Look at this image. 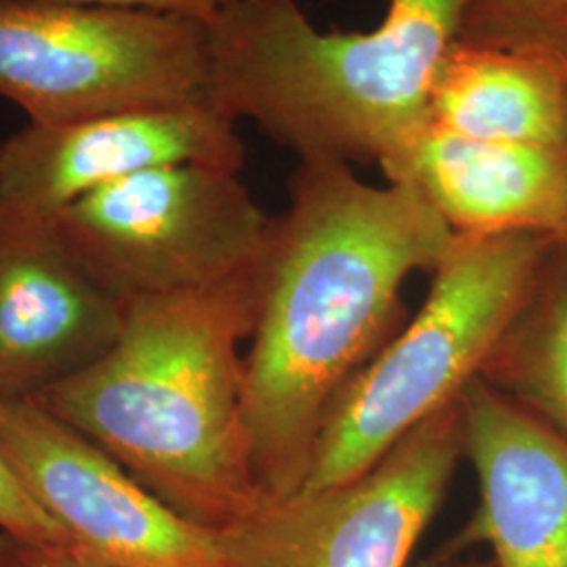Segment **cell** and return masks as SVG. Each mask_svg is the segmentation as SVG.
<instances>
[{
  "instance_id": "6da1fadb",
  "label": "cell",
  "mask_w": 567,
  "mask_h": 567,
  "mask_svg": "<svg viewBox=\"0 0 567 567\" xmlns=\"http://www.w3.org/2000/svg\"><path fill=\"white\" fill-rule=\"evenodd\" d=\"M452 238L410 183L377 187L344 161H301L250 267L243 408L265 503L303 487L330 408L398 322L402 284L433 274Z\"/></svg>"
},
{
  "instance_id": "7a4b0ae2",
  "label": "cell",
  "mask_w": 567,
  "mask_h": 567,
  "mask_svg": "<svg viewBox=\"0 0 567 567\" xmlns=\"http://www.w3.org/2000/svg\"><path fill=\"white\" fill-rule=\"evenodd\" d=\"M250 267L227 282L128 303L103 360L30 400L103 447L166 507L219 532L265 503L243 408Z\"/></svg>"
},
{
  "instance_id": "3957f363",
  "label": "cell",
  "mask_w": 567,
  "mask_h": 567,
  "mask_svg": "<svg viewBox=\"0 0 567 567\" xmlns=\"http://www.w3.org/2000/svg\"><path fill=\"white\" fill-rule=\"evenodd\" d=\"M468 0H389L365 32H322L297 0H236L206 25L208 97L299 158L385 163L429 124Z\"/></svg>"
},
{
  "instance_id": "277c9868",
  "label": "cell",
  "mask_w": 567,
  "mask_h": 567,
  "mask_svg": "<svg viewBox=\"0 0 567 567\" xmlns=\"http://www.w3.org/2000/svg\"><path fill=\"white\" fill-rule=\"evenodd\" d=\"M555 240L454 234L421 311L330 408L301 489L358 477L412 429L458 402L526 303Z\"/></svg>"
},
{
  "instance_id": "5b68a950",
  "label": "cell",
  "mask_w": 567,
  "mask_h": 567,
  "mask_svg": "<svg viewBox=\"0 0 567 567\" xmlns=\"http://www.w3.org/2000/svg\"><path fill=\"white\" fill-rule=\"evenodd\" d=\"M208 95L203 21L63 0H0V97L65 124Z\"/></svg>"
},
{
  "instance_id": "8992f818",
  "label": "cell",
  "mask_w": 567,
  "mask_h": 567,
  "mask_svg": "<svg viewBox=\"0 0 567 567\" xmlns=\"http://www.w3.org/2000/svg\"><path fill=\"white\" fill-rule=\"evenodd\" d=\"M269 217L236 171L164 166L110 183L49 224L122 303L200 290L244 274Z\"/></svg>"
},
{
  "instance_id": "52a82bcc",
  "label": "cell",
  "mask_w": 567,
  "mask_h": 567,
  "mask_svg": "<svg viewBox=\"0 0 567 567\" xmlns=\"http://www.w3.org/2000/svg\"><path fill=\"white\" fill-rule=\"evenodd\" d=\"M463 458L458 398L358 477L264 503L224 529L227 567H408Z\"/></svg>"
},
{
  "instance_id": "ba28073f",
  "label": "cell",
  "mask_w": 567,
  "mask_h": 567,
  "mask_svg": "<svg viewBox=\"0 0 567 567\" xmlns=\"http://www.w3.org/2000/svg\"><path fill=\"white\" fill-rule=\"evenodd\" d=\"M0 450L70 545L116 567H227L224 532L166 507L103 447L30 400L0 398Z\"/></svg>"
},
{
  "instance_id": "9c48e42d",
  "label": "cell",
  "mask_w": 567,
  "mask_h": 567,
  "mask_svg": "<svg viewBox=\"0 0 567 567\" xmlns=\"http://www.w3.org/2000/svg\"><path fill=\"white\" fill-rule=\"evenodd\" d=\"M236 118L208 95L65 124H25L0 142V213L51 221L110 183L164 166L243 171Z\"/></svg>"
},
{
  "instance_id": "30bf717a",
  "label": "cell",
  "mask_w": 567,
  "mask_h": 567,
  "mask_svg": "<svg viewBox=\"0 0 567 567\" xmlns=\"http://www.w3.org/2000/svg\"><path fill=\"white\" fill-rule=\"evenodd\" d=\"M126 311L49 221L0 213V398L32 400L97 364Z\"/></svg>"
},
{
  "instance_id": "8fae6325",
  "label": "cell",
  "mask_w": 567,
  "mask_h": 567,
  "mask_svg": "<svg viewBox=\"0 0 567 567\" xmlns=\"http://www.w3.org/2000/svg\"><path fill=\"white\" fill-rule=\"evenodd\" d=\"M480 505L446 553L486 545L494 567H567V437L475 377L461 395Z\"/></svg>"
},
{
  "instance_id": "7c38bea8",
  "label": "cell",
  "mask_w": 567,
  "mask_h": 567,
  "mask_svg": "<svg viewBox=\"0 0 567 567\" xmlns=\"http://www.w3.org/2000/svg\"><path fill=\"white\" fill-rule=\"evenodd\" d=\"M381 168L461 236L559 238L567 224V147L473 140L429 122Z\"/></svg>"
},
{
  "instance_id": "4fadbf2b",
  "label": "cell",
  "mask_w": 567,
  "mask_h": 567,
  "mask_svg": "<svg viewBox=\"0 0 567 567\" xmlns=\"http://www.w3.org/2000/svg\"><path fill=\"white\" fill-rule=\"evenodd\" d=\"M429 122L473 140L567 147V65L456 41L433 82Z\"/></svg>"
},
{
  "instance_id": "5bb4252c",
  "label": "cell",
  "mask_w": 567,
  "mask_h": 567,
  "mask_svg": "<svg viewBox=\"0 0 567 567\" xmlns=\"http://www.w3.org/2000/svg\"><path fill=\"white\" fill-rule=\"evenodd\" d=\"M480 377L567 437V246L555 240Z\"/></svg>"
},
{
  "instance_id": "9a60e30c",
  "label": "cell",
  "mask_w": 567,
  "mask_h": 567,
  "mask_svg": "<svg viewBox=\"0 0 567 567\" xmlns=\"http://www.w3.org/2000/svg\"><path fill=\"white\" fill-rule=\"evenodd\" d=\"M458 41L567 65V0H468Z\"/></svg>"
},
{
  "instance_id": "2e32d148",
  "label": "cell",
  "mask_w": 567,
  "mask_h": 567,
  "mask_svg": "<svg viewBox=\"0 0 567 567\" xmlns=\"http://www.w3.org/2000/svg\"><path fill=\"white\" fill-rule=\"evenodd\" d=\"M0 532L37 540V543H68V536L21 486L18 475L0 450Z\"/></svg>"
},
{
  "instance_id": "e0dca14e",
  "label": "cell",
  "mask_w": 567,
  "mask_h": 567,
  "mask_svg": "<svg viewBox=\"0 0 567 567\" xmlns=\"http://www.w3.org/2000/svg\"><path fill=\"white\" fill-rule=\"evenodd\" d=\"M0 567H116L68 543H37L0 532Z\"/></svg>"
},
{
  "instance_id": "ac0fdd59",
  "label": "cell",
  "mask_w": 567,
  "mask_h": 567,
  "mask_svg": "<svg viewBox=\"0 0 567 567\" xmlns=\"http://www.w3.org/2000/svg\"><path fill=\"white\" fill-rule=\"evenodd\" d=\"M63 2H79V4H93V7H110V9H133V11H152V13H166L179 16L187 20L208 23L219 13H224L229 4L236 0H63Z\"/></svg>"
},
{
  "instance_id": "d6986e66",
  "label": "cell",
  "mask_w": 567,
  "mask_h": 567,
  "mask_svg": "<svg viewBox=\"0 0 567 567\" xmlns=\"http://www.w3.org/2000/svg\"><path fill=\"white\" fill-rule=\"evenodd\" d=\"M437 567H494L492 561H473V559H461V555H450L442 550L437 557H433Z\"/></svg>"
},
{
  "instance_id": "ffe728a7",
  "label": "cell",
  "mask_w": 567,
  "mask_h": 567,
  "mask_svg": "<svg viewBox=\"0 0 567 567\" xmlns=\"http://www.w3.org/2000/svg\"><path fill=\"white\" fill-rule=\"evenodd\" d=\"M557 240H559V243H561V244H566V246H567V224H566V227H564V231H561V234H559V238H557Z\"/></svg>"
},
{
  "instance_id": "44dd1931",
  "label": "cell",
  "mask_w": 567,
  "mask_h": 567,
  "mask_svg": "<svg viewBox=\"0 0 567 567\" xmlns=\"http://www.w3.org/2000/svg\"><path fill=\"white\" fill-rule=\"evenodd\" d=\"M423 567H437V564H435V559H431V561H426Z\"/></svg>"
}]
</instances>
